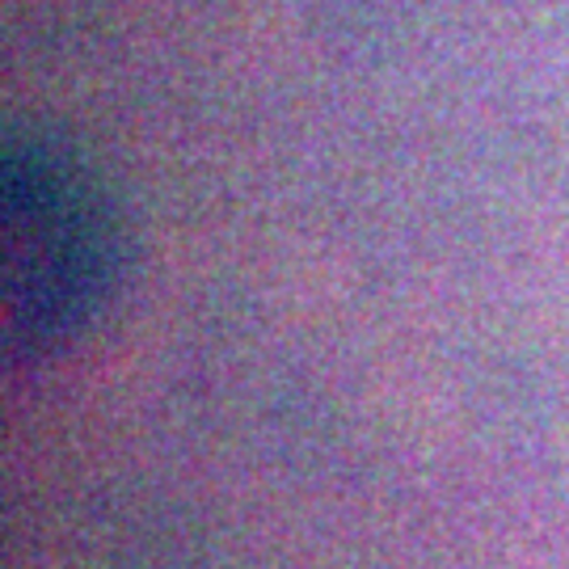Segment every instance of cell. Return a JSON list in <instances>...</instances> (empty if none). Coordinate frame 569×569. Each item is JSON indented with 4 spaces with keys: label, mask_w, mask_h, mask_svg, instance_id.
Here are the masks:
<instances>
[{
    "label": "cell",
    "mask_w": 569,
    "mask_h": 569,
    "mask_svg": "<svg viewBox=\"0 0 569 569\" xmlns=\"http://www.w3.org/2000/svg\"><path fill=\"white\" fill-rule=\"evenodd\" d=\"M4 321L9 346L34 350L89 317L110 274V232L84 182L34 178L26 164L4 182Z\"/></svg>",
    "instance_id": "6da1fadb"
}]
</instances>
